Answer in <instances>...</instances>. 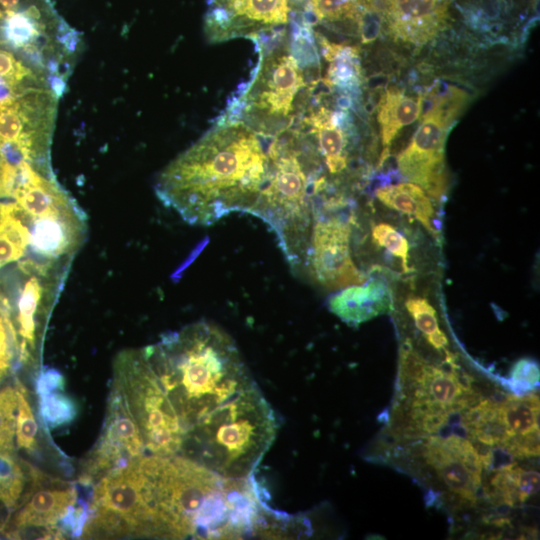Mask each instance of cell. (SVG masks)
<instances>
[{
	"label": "cell",
	"instance_id": "cell-23",
	"mask_svg": "<svg viewBox=\"0 0 540 540\" xmlns=\"http://www.w3.org/2000/svg\"><path fill=\"white\" fill-rule=\"evenodd\" d=\"M371 240L401 262L403 272L410 271V245L407 238L393 225L386 222L375 223L371 227Z\"/></svg>",
	"mask_w": 540,
	"mask_h": 540
},
{
	"label": "cell",
	"instance_id": "cell-17",
	"mask_svg": "<svg viewBox=\"0 0 540 540\" xmlns=\"http://www.w3.org/2000/svg\"><path fill=\"white\" fill-rule=\"evenodd\" d=\"M377 199L386 207L418 221L434 239L439 240L434 219L435 208L428 194L411 182H400L376 189Z\"/></svg>",
	"mask_w": 540,
	"mask_h": 540
},
{
	"label": "cell",
	"instance_id": "cell-4",
	"mask_svg": "<svg viewBox=\"0 0 540 540\" xmlns=\"http://www.w3.org/2000/svg\"><path fill=\"white\" fill-rule=\"evenodd\" d=\"M140 458L109 470L96 481L81 535L160 538L150 484Z\"/></svg>",
	"mask_w": 540,
	"mask_h": 540
},
{
	"label": "cell",
	"instance_id": "cell-27",
	"mask_svg": "<svg viewBox=\"0 0 540 540\" xmlns=\"http://www.w3.org/2000/svg\"><path fill=\"white\" fill-rule=\"evenodd\" d=\"M516 486L519 502H525L539 490L540 475L537 471L524 470L515 466Z\"/></svg>",
	"mask_w": 540,
	"mask_h": 540
},
{
	"label": "cell",
	"instance_id": "cell-8",
	"mask_svg": "<svg viewBox=\"0 0 540 540\" xmlns=\"http://www.w3.org/2000/svg\"><path fill=\"white\" fill-rule=\"evenodd\" d=\"M408 146L397 156L403 177L421 187L430 198L442 200L448 189L445 141L456 115L430 101Z\"/></svg>",
	"mask_w": 540,
	"mask_h": 540
},
{
	"label": "cell",
	"instance_id": "cell-13",
	"mask_svg": "<svg viewBox=\"0 0 540 540\" xmlns=\"http://www.w3.org/2000/svg\"><path fill=\"white\" fill-rule=\"evenodd\" d=\"M224 8L222 18L211 30L213 40L220 41L233 35V30L273 28L288 21L289 0H220Z\"/></svg>",
	"mask_w": 540,
	"mask_h": 540
},
{
	"label": "cell",
	"instance_id": "cell-6",
	"mask_svg": "<svg viewBox=\"0 0 540 540\" xmlns=\"http://www.w3.org/2000/svg\"><path fill=\"white\" fill-rule=\"evenodd\" d=\"M304 84L298 61L287 47L263 53L256 74L241 97L243 116L238 120L266 138L281 134L294 121L295 100Z\"/></svg>",
	"mask_w": 540,
	"mask_h": 540
},
{
	"label": "cell",
	"instance_id": "cell-26",
	"mask_svg": "<svg viewBox=\"0 0 540 540\" xmlns=\"http://www.w3.org/2000/svg\"><path fill=\"white\" fill-rule=\"evenodd\" d=\"M405 307L416 328L426 337L438 331V317L435 308L425 297L409 296L405 301Z\"/></svg>",
	"mask_w": 540,
	"mask_h": 540
},
{
	"label": "cell",
	"instance_id": "cell-5",
	"mask_svg": "<svg viewBox=\"0 0 540 540\" xmlns=\"http://www.w3.org/2000/svg\"><path fill=\"white\" fill-rule=\"evenodd\" d=\"M113 384L127 401L147 453L179 455L183 442L179 419L143 349L117 356Z\"/></svg>",
	"mask_w": 540,
	"mask_h": 540
},
{
	"label": "cell",
	"instance_id": "cell-9",
	"mask_svg": "<svg viewBox=\"0 0 540 540\" xmlns=\"http://www.w3.org/2000/svg\"><path fill=\"white\" fill-rule=\"evenodd\" d=\"M352 218L316 210L313 214L306 264L310 275L328 290L363 284L366 277L351 250Z\"/></svg>",
	"mask_w": 540,
	"mask_h": 540
},
{
	"label": "cell",
	"instance_id": "cell-25",
	"mask_svg": "<svg viewBox=\"0 0 540 540\" xmlns=\"http://www.w3.org/2000/svg\"><path fill=\"white\" fill-rule=\"evenodd\" d=\"M540 380L539 366L535 360L521 358L516 361L510 371L506 385L518 396L534 390Z\"/></svg>",
	"mask_w": 540,
	"mask_h": 540
},
{
	"label": "cell",
	"instance_id": "cell-28",
	"mask_svg": "<svg viewBox=\"0 0 540 540\" xmlns=\"http://www.w3.org/2000/svg\"><path fill=\"white\" fill-rule=\"evenodd\" d=\"M426 339L429 342V344L437 350L446 351V347L449 344L446 334L441 329L427 336Z\"/></svg>",
	"mask_w": 540,
	"mask_h": 540
},
{
	"label": "cell",
	"instance_id": "cell-3",
	"mask_svg": "<svg viewBox=\"0 0 540 540\" xmlns=\"http://www.w3.org/2000/svg\"><path fill=\"white\" fill-rule=\"evenodd\" d=\"M266 152L267 177L250 214L262 219L275 233L292 269L301 270L306 264L313 223V157L299 133L289 129L272 137Z\"/></svg>",
	"mask_w": 540,
	"mask_h": 540
},
{
	"label": "cell",
	"instance_id": "cell-29",
	"mask_svg": "<svg viewBox=\"0 0 540 540\" xmlns=\"http://www.w3.org/2000/svg\"><path fill=\"white\" fill-rule=\"evenodd\" d=\"M4 523H0V535L3 534Z\"/></svg>",
	"mask_w": 540,
	"mask_h": 540
},
{
	"label": "cell",
	"instance_id": "cell-15",
	"mask_svg": "<svg viewBox=\"0 0 540 540\" xmlns=\"http://www.w3.org/2000/svg\"><path fill=\"white\" fill-rule=\"evenodd\" d=\"M303 122L316 140L328 172L332 175L344 172L349 164L348 139L337 114L321 106L311 110Z\"/></svg>",
	"mask_w": 540,
	"mask_h": 540
},
{
	"label": "cell",
	"instance_id": "cell-1",
	"mask_svg": "<svg viewBox=\"0 0 540 540\" xmlns=\"http://www.w3.org/2000/svg\"><path fill=\"white\" fill-rule=\"evenodd\" d=\"M267 171L260 135L241 120H228L172 160L155 191L184 221L207 226L233 212L250 213Z\"/></svg>",
	"mask_w": 540,
	"mask_h": 540
},
{
	"label": "cell",
	"instance_id": "cell-10",
	"mask_svg": "<svg viewBox=\"0 0 540 540\" xmlns=\"http://www.w3.org/2000/svg\"><path fill=\"white\" fill-rule=\"evenodd\" d=\"M146 454L143 438L127 401L113 384L102 435L80 481L92 485L95 479L109 470Z\"/></svg>",
	"mask_w": 540,
	"mask_h": 540
},
{
	"label": "cell",
	"instance_id": "cell-22",
	"mask_svg": "<svg viewBox=\"0 0 540 540\" xmlns=\"http://www.w3.org/2000/svg\"><path fill=\"white\" fill-rule=\"evenodd\" d=\"M39 394L40 415L49 429L69 424L76 416L77 409L73 399L64 387L54 388Z\"/></svg>",
	"mask_w": 540,
	"mask_h": 540
},
{
	"label": "cell",
	"instance_id": "cell-14",
	"mask_svg": "<svg viewBox=\"0 0 540 540\" xmlns=\"http://www.w3.org/2000/svg\"><path fill=\"white\" fill-rule=\"evenodd\" d=\"M329 310L349 325H359L393 309L392 292L387 284L372 278L366 284L340 289L330 297Z\"/></svg>",
	"mask_w": 540,
	"mask_h": 540
},
{
	"label": "cell",
	"instance_id": "cell-21",
	"mask_svg": "<svg viewBox=\"0 0 540 540\" xmlns=\"http://www.w3.org/2000/svg\"><path fill=\"white\" fill-rule=\"evenodd\" d=\"M14 386L17 394L16 445L27 453H34L37 450L38 425L26 388L17 378Z\"/></svg>",
	"mask_w": 540,
	"mask_h": 540
},
{
	"label": "cell",
	"instance_id": "cell-20",
	"mask_svg": "<svg viewBox=\"0 0 540 540\" xmlns=\"http://www.w3.org/2000/svg\"><path fill=\"white\" fill-rule=\"evenodd\" d=\"M21 364L20 340L12 310L0 302V388Z\"/></svg>",
	"mask_w": 540,
	"mask_h": 540
},
{
	"label": "cell",
	"instance_id": "cell-12",
	"mask_svg": "<svg viewBox=\"0 0 540 540\" xmlns=\"http://www.w3.org/2000/svg\"><path fill=\"white\" fill-rule=\"evenodd\" d=\"M426 458L451 491L470 501L476 499L482 464L469 440L459 435L445 439L432 437L427 445Z\"/></svg>",
	"mask_w": 540,
	"mask_h": 540
},
{
	"label": "cell",
	"instance_id": "cell-11",
	"mask_svg": "<svg viewBox=\"0 0 540 540\" xmlns=\"http://www.w3.org/2000/svg\"><path fill=\"white\" fill-rule=\"evenodd\" d=\"M391 37L421 48L436 38L449 19L450 0H381Z\"/></svg>",
	"mask_w": 540,
	"mask_h": 540
},
{
	"label": "cell",
	"instance_id": "cell-2",
	"mask_svg": "<svg viewBox=\"0 0 540 540\" xmlns=\"http://www.w3.org/2000/svg\"><path fill=\"white\" fill-rule=\"evenodd\" d=\"M143 351L179 419L183 440L255 384L234 340L207 321L166 334Z\"/></svg>",
	"mask_w": 540,
	"mask_h": 540
},
{
	"label": "cell",
	"instance_id": "cell-19",
	"mask_svg": "<svg viewBox=\"0 0 540 540\" xmlns=\"http://www.w3.org/2000/svg\"><path fill=\"white\" fill-rule=\"evenodd\" d=\"M28 482L29 465L14 453L0 451V503L12 512L19 504Z\"/></svg>",
	"mask_w": 540,
	"mask_h": 540
},
{
	"label": "cell",
	"instance_id": "cell-16",
	"mask_svg": "<svg viewBox=\"0 0 540 540\" xmlns=\"http://www.w3.org/2000/svg\"><path fill=\"white\" fill-rule=\"evenodd\" d=\"M423 98L411 97L398 89H387L377 105L382 154L380 164L387 158L391 143L405 126L412 124L422 113Z\"/></svg>",
	"mask_w": 540,
	"mask_h": 540
},
{
	"label": "cell",
	"instance_id": "cell-18",
	"mask_svg": "<svg viewBox=\"0 0 540 540\" xmlns=\"http://www.w3.org/2000/svg\"><path fill=\"white\" fill-rule=\"evenodd\" d=\"M499 407L510 437L539 430V398L536 395L508 396Z\"/></svg>",
	"mask_w": 540,
	"mask_h": 540
},
{
	"label": "cell",
	"instance_id": "cell-24",
	"mask_svg": "<svg viewBox=\"0 0 540 540\" xmlns=\"http://www.w3.org/2000/svg\"><path fill=\"white\" fill-rule=\"evenodd\" d=\"M17 394L15 386L0 388V451L14 453Z\"/></svg>",
	"mask_w": 540,
	"mask_h": 540
},
{
	"label": "cell",
	"instance_id": "cell-7",
	"mask_svg": "<svg viewBox=\"0 0 540 540\" xmlns=\"http://www.w3.org/2000/svg\"><path fill=\"white\" fill-rule=\"evenodd\" d=\"M29 489L26 488L17 507L6 520L3 534L8 538H23L28 532L41 538L61 536L69 530L81 535L88 508L77 505L76 486L59 480L45 479L29 466Z\"/></svg>",
	"mask_w": 540,
	"mask_h": 540
}]
</instances>
